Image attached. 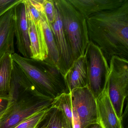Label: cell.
I'll return each instance as SVG.
<instances>
[{
    "label": "cell",
    "instance_id": "7402d4cb",
    "mask_svg": "<svg viewBox=\"0 0 128 128\" xmlns=\"http://www.w3.org/2000/svg\"><path fill=\"white\" fill-rule=\"evenodd\" d=\"M12 101L10 96L0 97V118H1L11 106Z\"/></svg>",
    "mask_w": 128,
    "mask_h": 128
},
{
    "label": "cell",
    "instance_id": "3957f363",
    "mask_svg": "<svg viewBox=\"0 0 128 128\" xmlns=\"http://www.w3.org/2000/svg\"><path fill=\"white\" fill-rule=\"evenodd\" d=\"M13 61L41 93L54 99L66 92L64 75L56 67L44 60L26 58L15 53Z\"/></svg>",
    "mask_w": 128,
    "mask_h": 128
},
{
    "label": "cell",
    "instance_id": "44dd1931",
    "mask_svg": "<svg viewBox=\"0 0 128 128\" xmlns=\"http://www.w3.org/2000/svg\"><path fill=\"white\" fill-rule=\"evenodd\" d=\"M22 0H0V16L10 8L16 6Z\"/></svg>",
    "mask_w": 128,
    "mask_h": 128
},
{
    "label": "cell",
    "instance_id": "2e32d148",
    "mask_svg": "<svg viewBox=\"0 0 128 128\" xmlns=\"http://www.w3.org/2000/svg\"><path fill=\"white\" fill-rule=\"evenodd\" d=\"M42 22L48 51V57L44 60L54 66L60 71V58L59 50L49 22L44 14L42 17Z\"/></svg>",
    "mask_w": 128,
    "mask_h": 128
},
{
    "label": "cell",
    "instance_id": "484cf974",
    "mask_svg": "<svg viewBox=\"0 0 128 128\" xmlns=\"http://www.w3.org/2000/svg\"><path fill=\"white\" fill-rule=\"evenodd\" d=\"M62 128H63V127H62Z\"/></svg>",
    "mask_w": 128,
    "mask_h": 128
},
{
    "label": "cell",
    "instance_id": "ac0fdd59",
    "mask_svg": "<svg viewBox=\"0 0 128 128\" xmlns=\"http://www.w3.org/2000/svg\"><path fill=\"white\" fill-rule=\"evenodd\" d=\"M51 108V106L36 113L14 128H38L40 124L45 120Z\"/></svg>",
    "mask_w": 128,
    "mask_h": 128
},
{
    "label": "cell",
    "instance_id": "ffe728a7",
    "mask_svg": "<svg viewBox=\"0 0 128 128\" xmlns=\"http://www.w3.org/2000/svg\"><path fill=\"white\" fill-rule=\"evenodd\" d=\"M44 13L49 24L54 23L55 19V6L54 0H42Z\"/></svg>",
    "mask_w": 128,
    "mask_h": 128
},
{
    "label": "cell",
    "instance_id": "8fae6325",
    "mask_svg": "<svg viewBox=\"0 0 128 128\" xmlns=\"http://www.w3.org/2000/svg\"><path fill=\"white\" fill-rule=\"evenodd\" d=\"M49 24L54 36L60 53V71L64 76L71 67L73 61L60 15L55 6V19L54 23Z\"/></svg>",
    "mask_w": 128,
    "mask_h": 128
},
{
    "label": "cell",
    "instance_id": "5b68a950",
    "mask_svg": "<svg viewBox=\"0 0 128 128\" xmlns=\"http://www.w3.org/2000/svg\"><path fill=\"white\" fill-rule=\"evenodd\" d=\"M128 60L112 57L107 84L108 94L118 116L122 120L125 100L128 95Z\"/></svg>",
    "mask_w": 128,
    "mask_h": 128
},
{
    "label": "cell",
    "instance_id": "7a4b0ae2",
    "mask_svg": "<svg viewBox=\"0 0 128 128\" xmlns=\"http://www.w3.org/2000/svg\"><path fill=\"white\" fill-rule=\"evenodd\" d=\"M10 96L12 102L0 118V128H14L36 113L51 107L53 100L24 80L12 84Z\"/></svg>",
    "mask_w": 128,
    "mask_h": 128
},
{
    "label": "cell",
    "instance_id": "e0dca14e",
    "mask_svg": "<svg viewBox=\"0 0 128 128\" xmlns=\"http://www.w3.org/2000/svg\"><path fill=\"white\" fill-rule=\"evenodd\" d=\"M13 62L8 53L0 59V97L10 96Z\"/></svg>",
    "mask_w": 128,
    "mask_h": 128
},
{
    "label": "cell",
    "instance_id": "52a82bcc",
    "mask_svg": "<svg viewBox=\"0 0 128 128\" xmlns=\"http://www.w3.org/2000/svg\"><path fill=\"white\" fill-rule=\"evenodd\" d=\"M71 93L72 108L79 116L81 128L98 123L96 98L88 86L74 89Z\"/></svg>",
    "mask_w": 128,
    "mask_h": 128
},
{
    "label": "cell",
    "instance_id": "9a60e30c",
    "mask_svg": "<svg viewBox=\"0 0 128 128\" xmlns=\"http://www.w3.org/2000/svg\"><path fill=\"white\" fill-rule=\"evenodd\" d=\"M51 107L61 114L63 127L72 128V107L71 93L63 92L53 99Z\"/></svg>",
    "mask_w": 128,
    "mask_h": 128
},
{
    "label": "cell",
    "instance_id": "603a6c76",
    "mask_svg": "<svg viewBox=\"0 0 128 128\" xmlns=\"http://www.w3.org/2000/svg\"><path fill=\"white\" fill-rule=\"evenodd\" d=\"M72 128H81L80 120L78 114L72 108Z\"/></svg>",
    "mask_w": 128,
    "mask_h": 128
},
{
    "label": "cell",
    "instance_id": "8992f818",
    "mask_svg": "<svg viewBox=\"0 0 128 128\" xmlns=\"http://www.w3.org/2000/svg\"><path fill=\"white\" fill-rule=\"evenodd\" d=\"M84 55L87 65L88 86L96 98L108 81L109 64L101 49L90 41Z\"/></svg>",
    "mask_w": 128,
    "mask_h": 128
},
{
    "label": "cell",
    "instance_id": "7c38bea8",
    "mask_svg": "<svg viewBox=\"0 0 128 128\" xmlns=\"http://www.w3.org/2000/svg\"><path fill=\"white\" fill-rule=\"evenodd\" d=\"M17 5L0 16V59L6 53L11 54L15 53V12Z\"/></svg>",
    "mask_w": 128,
    "mask_h": 128
},
{
    "label": "cell",
    "instance_id": "5bb4252c",
    "mask_svg": "<svg viewBox=\"0 0 128 128\" xmlns=\"http://www.w3.org/2000/svg\"><path fill=\"white\" fill-rule=\"evenodd\" d=\"M86 18L103 11L112 10L121 6L127 0H68Z\"/></svg>",
    "mask_w": 128,
    "mask_h": 128
},
{
    "label": "cell",
    "instance_id": "cb8c5ba5",
    "mask_svg": "<svg viewBox=\"0 0 128 128\" xmlns=\"http://www.w3.org/2000/svg\"><path fill=\"white\" fill-rule=\"evenodd\" d=\"M84 128H102V127L98 123H96L89 124Z\"/></svg>",
    "mask_w": 128,
    "mask_h": 128
},
{
    "label": "cell",
    "instance_id": "277c9868",
    "mask_svg": "<svg viewBox=\"0 0 128 128\" xmlns=\"http://www.w3.org/2000/svg\"><path fill=\"white\" fill-rule=\"evenodd\" d=\"M62 23L73 62L85 54L89 43L86 18L68 0H54Z\"/></svg>",
    "mask_w": 128,
    "mask_h": 128
},
{
    "label": "cell",
    "instance_id": "6da1fadb",
    "mask_svg": "<svg viewBox=\"0 0 128 128\" xmlns=\"http://www.w3.org/2000/svg\"><path fill=\"white\" fill-rule=\"evenodd\" d=\"M90 41L102 52L109 64L113 56L128 60V0L122 6L86 18Z\"/></svg>",
    "mask_w": 128,
    "mask_h": 128
},
{
    "label": "cell",
    "instance_id": "ba28073f",
    "mask_svg": "<svg viewBox=\"0 0 128 128\" xmlns=\"http://www.w3.org/2000/svg\"><path fill=\"white\" fill-rule=\"evenodd\" d=\"M15 13L14 34L17 48L22 56L30 58V42L26 5L24 0L16 6Z\"/></svg>",
    "mask_w": 128,
    "mask_h": 128
},
{
    "label": "cell",
    "instance_id": "4fadbf2b",
    "mask_svg": "<svg viewBox=\"0 0 128 128\" xmlns=\"http://www.w3.org/2000/svg\"><path fill=\"white\" fill-rule=\"evenodd\" d=\"M64 77L66 93H70L74 89L88 86L87 65L85 55L73 62Z\"/></svg>",
    "mask_w": 128,
    "mask_h": 128
},
{
    "label": "cell",
    "instance_id": "30bf717a",
    "mask_svg": "<svg viewBox=\"0 0 128 128\" xmlns=\"http://www.w3.org/2000/svg\"><path fill=\"white\" fill-rule=\"evenodd\" d=\"M108 82V81H107ZM98 122L102 128H123L108 94L107 82L96 98Z\"/></svg>",
    "mask_w": 128,
    "mask_h": 128
},
{
    "label": "cell",
    "instance_id": "9c48e42d",
    "mask_svg": "<svg viewBox=\"0 0 128 128\" xmlns=\"http://www.w3.org/2000/svg\"><path fill=\"white\" fill-rule=\"evenodd\" d=\"M26 10L30 42V58L45 60L48 57V51L42 19L41 20H35L26 9Z\"/></svg>",
    "mask_w": 128,
    "mask_h": 128
},
{
    "label": "cell",
    "instance_id": "d6986e66",
    "mask_svg": "<svg viewBox=\"0 0 128 128\" xmlns=\"http://www.w3.org/2000/svg\"><path fill=\"white\" fill-rule=\"evenodd\" d=\"M43 126L45 128H62V122L60 112L56 108L51 109L45 120Z\"/></svg>",
    "mask_w": 128,
    "mask_h": 128
},
{
    "label": "cell",
    "instance_id": "d4e9b609",
    "mask_svg": "<svg viewBox=\"0 0 128 128\" xmlns=\"http://www.w3.org/2000/svg\"><path fill=\"white\" fill-rule=\"evenodd\" d=\"M45 128V127H44V126H43V125H42V126H41V127H40V128Z\"/></svg>",
    "mask_w": 128,
    "mask_h": 128
}]
</instances>
